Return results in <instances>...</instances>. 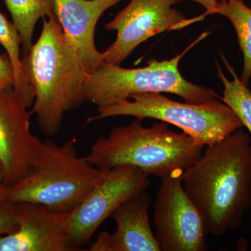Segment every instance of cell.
Segmentation results:
<instances>
[{"mask_svg":"<svg viewBox=\"0 0 251 251\" xmlns=\"http://www.w3.org/2000/svg\"><path fill=\"white\" fill-rule=\"evenodd\" d=\"M47 18H43L41 35L22 62L34 92L31 111L42 133L51 137L59 133L66 112L87 101V72L56 16Z\"/></svg>","mask_w":251,"mask_h":251,"instance_id":"7a4b0ae2","label":"cell"},{"mask_svg":"<svg viewBox=\"0 0 251 251\" xmlns=\"http://www.w3.org/2000/svg\"><path fill=\"white\" fill-rule=\"evenodd\" d=\"M16 205L17 229L0 237V251H74L70 212H54L34 203Z\"/></svg>","mask_w":251,"mask_h":251,"instance_id":"8fae6325","label":"cell"},{"mask_svg":"<svg viewBox=\"0 0 251 251\" xmlns=\"http://www.w3.org/2000/svg\"><path fill=\"white\" fill-rule=\"evenodd\" d=\"M105 172L79 156L72 142L59 145L47 140L27 174L7 186L5 201L71 212L99 184Z\"/></svg>","mask_w":251,"mask_h":251,"instance_id":"277c9868","label":"cell"},{"mask_svg":"<svg viewBox=\"0 0 251 251\" xmlns=\"http://www.w3.org/2000/svg\"><path fill=\"white\" fill-rule=\"evenodd\" d=\"M0 44L6 50L11 61L14 74V89L22 94L27 100L29 106L32 107L34 101V92L25 74L21 58V39L14 23L0 12Z\"/></svg>","mask_w":251,"mask_h":251,"instance_id":"2e32d148","label":"cell"},{"mask_svg":"<svg viewBox=\"0 0 251 251\" xmlns=\"http://www.w3.org/2000/svg\"><path fill=\"white\" fill-rule=\"evenodd\" d=\"M124 0H54V14L69 43L76 50L86 71L93 72L104 62L96 48L95 29L106 10Z\"/></svg>","mask_w":251,"mask_h":251,"instance_id":"7c38bea8","label":"cell"},{"mask_svg":"<svg viewBox=\"0 0 251 251\" xmlns=\"http://www.w3.org/2000/svg\"><path fill=\"white\" fill-rule=\"evenodd\" d=\"M207 35L203 34L184 52L171 59H153L147 67L126 69L103 62L93 72H87L84 82L86 100L99 107L109 106L129 100L133 94L170 93L191 103L221 99L214 90L193 84L179 72V64L185 54Z\"/></svg>","mask_w":251,"mask_h":251,"instance_id":"5b68a950","label":"cell"},{"mask_svg":"<svg viewBox=\"0 0 251 251\" xmlns=\"http://www.w3.org/2000/svg\"><path fill=\"white\" fill-rule=\"evenodd\" d=\"M213 14L225 16L234 26L244 56V67L240 79L248 85L251 77V8L243 0H220Z\"/></svg>","mask_w":251,"mask_h":251,"instance_id":"9a60e30c","label":"cell"},{"mask_svg":"<svg viewBox=\"0 0 251 251\" xmlns=\"http://www.w3.org/2000/svg\"><path fill=\"white\" fill-rule=\"evenodd\" d=\"M190 1L198 3V4L202 6L203 7L205 8L206 12L202 15L203 18L205 17L208 15L213 14L218 2V0H190Z\"/></svg>","mask_w":251,"mask_h":251,"instance_id":"44dd1931","label":"cell"},{"mask_svg":"<svg viewBox=\"0 0 251 251\" xmlns=\"http://www.w3.org/2000/svg\"><path fill=\"white\" fill-rule=\"evenodd\" d=\"M30 108L14 88L0 93V163L6 186L27 174L42 149L44 141L31 133Z\"/></svg>","mask_w":251,"mask_h":251,"instance_id":"30bf717a","label":"cell"},{"mask_svg":"<svg viewBox=\"0 0 251 251\" xmlns=\"http://www.w3.org/2000/svg\"><path fill=\"white\" fill-rule=\"evenodd\" d=\"M150 176L133 166L106 170L103 177L70 212V234L74 251L90 244L96 231L124 203L147 191Z\"/></svg>","mask_w":251,"mask_h":251,"instance_id":"ba28073f","label":"cell"},{"mask_svg":"<svg viewBox=\"0 0 251 251\" xmlns=\"http://www.w3.org/2000/svg\"><path fill=\"white\" fill-rule=\"evenodd\" d=\"M13 23L21 39L23 54L26 55L32 46L36 23L41 18L54 14V0H4Z\"/></svg>","mask_w":251,"mask_h":251,"instance_id":"5bb4252c","label":"cell"},{"mask_svg":"<svg viewBox=\"0 0 251 251\" xmlns=\"http://www.w3.org/2000/svg\"><path fill=\"white\" fill-rule=\"evenodd\" d=\"M14 74L8 55L0 56V93L14 88Z\"/></svg>","mask_w":251,"mask_h":251,"instance_id":"d6986e66","label":"cell"},{"mask_svg":"<svg viewBox=\"0 0 251 251\" xmlns=\"http://www.w3.org/2000/svg\"><path fill=\"white\" fill-rule=\"evenodd\" d=\"M183 172L161 179L153 211L155 237L161 251H206L208 232L183 187Z\"/></svg>","mask_w":251,"mask_h":251,"instance_id":"52a82bcc","label":"cell"},{"mask_svg":"<svg viewBox=\"0 0 251 251\" xmlns=\"http://www.w3.org/2000/svg\"><path fill=\"white\" fill-rule=\"evenodd\" d=\"M151 196L145 191L119 206L112 214L116 229L110 233L112 251H161L150 226Z\"/></svg>","mask_w":251,"mask_h":251,"instance_id":"4fadbf2b","label":"cell"},{"mask_svg":"<svg viewBox=\"0 0 251 251\" xmlns=\"http://www.w3.org/2000/svg\"><path fill=\"white\" fill-rule=\"evenodd\" d=\"M87 251H112L110 233L108 232H103L99 234L96 240L90 243Z\"/></svg>","mask_w":251,"mask_h":251,"instance_id":"ffe728a7","label":"cell"},{"mask_svg":"<svg viewBox=\"0 0 251 251\" xmlns=\"http://www.w3.org/2000/svg\"><path fill=\"white\" fill-rule=\"evenodd\" d=\"M182 184L208 234L239 228L251 209V138L239 128L210 146L185 169Z\"/></svg>","mask_w":251,"mask_h":251,"instance_id":"6da1fadb","label":"cell"},{"mask_svg":"<svg viewBox=\"0 0 251 251\" xmlns=\"http://www.w3.org/2000/svg\"><path fill=\"white\" fill-rule=\"evenodd\" d=\"M97 111L88 122L116 116L154 119L178 127L205 148L244 128L233 110L219 99L201 103H181L161 93L149 92L133 94L129 100L99 107Z\"/></svg>","mask_w":251,"mask_h":251,"instance_id":"8992f818","label":"cell"},{"mask_svg":"<svg viewBox=\"0 0 251 251\" xmlns=\"http://www.w3.org/2000/svg\"><path fill=\"white\" fill-rule=\"evenodd\" d=\"M179 0H130L128 4L104 25L116 31L115 41L105 50L104 62L120 65L142 43L165 31L178 30L195 22L174 7Z\"/></svg>","mask_w":251,"mask_h":251,"instance_id":"9c48e42d","label":"cell"},{"mask_svg":"<svg viewBox=\"0 0 251 251\" xmlns=\"http://www.w3.org/2000/svg\"><path fill=\"white\" fill-rule=\"evenodd\" d=\"M222 59L227 70L232 74L229 80L217 64L218 75L224 85V96L221 100L233 110L246 127L251 138V92L248 85L241 80L232 66L222 55Z\"/></svg>","mask_w":251,"mask_h":251,"instance_id":"e0dca14e","label":"cell"},{"mask_svg":"<svg viewBox=\"0 0 251 251\" xmlns=\"http://www.w3.org/2000/svg\"><path fill=\"white\" fill-rule=\"evenodd\" d=\"M17 205L4 201L0 204V237L15 232L17 229Z\"/></svg>","mask_w":251,"mask_h":251,"instance_id":"ac0fdd59","label":"cell"},{"mask_svg":"<svg viewBox=\"0 0 251 251\" xmlns=\"http://www.w3.org/2000/svg\"><path fill=\"white\" fill-rule=\"evenodd\" d=\"M6 188L7 186L5 184L4 169L0 163V204L4 202L6 198Z\"/></svg>","mask_w":251,"mask_h":251,"instance_id":"7402d4cb","label":"cell"},{"mask_svg":"<svg viewBox=\"0 0 251 251\" xmlns=\"http://www.w3.org/2000/svg\"><path fill=\"white\" fill-rule=\"evenodd\" d=\"M204 148L184 132L172 130L166 122L145 127L143 120L135 118L96 140L86 158L102 171L133 166L161 179L191 166Z\"/></svg>","mask_w":251,"mask_h":251,"instance_id":"3957f363","label":"cell"}]
</instances>
